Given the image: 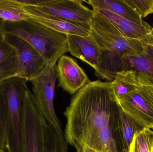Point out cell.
I'll use <instances>...</instances> for the list:
<instances>
[{"label": "cell", "mask_w": 153, "mask_h": 152, "mask_svg": "<svg viewBox=\"0 0 153 152\" xmlns=\"http://www.w3.org/2000/svg\"><path fill=\"white\" fill-rule=\"evenodd\" d=\"M90 21V35L99 47L100 61L94 74L97 77L114 80L123 70L121 57L124 54L140 55L153 45V26L150 34L141 38L124 36L105 17L95 10Z\"/></svg>", "instance_id": "2"}, {"label": "cell", "mask_w": 153, "mask_h": 152, "mask_svg": "<svg viewBox=\"0 0 153 152\" xmlns=\"http://www.w3.org/2000/svg\"><path fill=\"white\" fill-rule=\"evenodd\" d=\"M76 152H96L95 151H94L92 149H91V148L89 147L84 146L81 148L80 150L78 151H76Z\"/></svg>", "instance_id": "24"}, {"label": "cell", "mask_w": 153, "mask_h": 152, "mask_svg": "<svg viewBox=\"0 0 153 152\" xmlns=\"http://www.w3.org/2000/svg\"><path fill=\"white\" fill-rule=\"evenodd\" d=\"M3 33L4 32L3 31L2 27L1 21V20H0V36L2 34H3Z\"/></svg>", "instance_id": "25"}, {"label": "cell", "mask_w": 153, "mask_h": 152, "mask_svg": "<svg viewBox=\"0 0 153 152\" xmlns=\"http://www.w3.org/2000/svg\"><path fill=\"white\" fill-rule=\"evenodd\" d=\"M24 152H46L48 124L41 113L34 95L27 89L23 103Z\"/></svg>", "instance_id": "6"}, {"label": "cell", "mask_w": 153, "mask_h": 152, "mask_svg": "<svg viewBox=\"0 0 153 152\" xmlns=\"http://www.w3.org/2000/svg\"><path fill=\"white\" fill-rule=\"evenodd\" d=\"M138 89L117 103L121 110L143 128L153 129V102L138 74Z\"/></svg>", "instance_id": "7"}, {"label": "cell", "mask_w": 153, "mask_h": 152, "mask_svg": "<svg viewBox=\"0 0 153 152\" xmlns=\"http://www.w3.org/2000/svg\"><path fill=\"white\" fill-rule=\"evenodd\" d=\"M93 10L97 11L107 18L126 37L131 38H143L150 34L152 29V26L147 22L141 25L105 9Z\"/></svg>", "instance_id": "13"}, {"label": "cell", "mask_w": 153, "mask_h": 152, "mask_svg": "<svg viewBox=\"0 0 153 152\" xmlns=\"http://www.w3.org/2000/svg\"><path fill=\"white\" fill-rule=\"evenodd\" d=\"M152 152H153V151H152Z\"/></svg>", "instance_id": "27"}, {"label": "cell", "mask_w": 153, "mask_h": 152, "mask_svg": "<svg viewBox=\"0 0 153 152\" xmlns=\"http://www.w3.org/2000/svg\"><path fill=\"white\" fill-rule=\"evenodd\" d=\"M27 6L29 12L30 21L66 35L86 36L90 34V30L83 25L47 13L34 5Z\"/></svg>", "instance_id": "11"}, {"label": "cell", "mask_w": 153, "mask_h": 152, "mask_svg": "<svg viewBox=\"0 0 153 152\" xmlns=\"http://www.w3.org/2000/svg\"><path fill=\"white\" fill-rule=\"evenodd\" d=\"M0 152H7L6 151L0 149Z\"/></svg>", "instance_id": "26"}, {"label": "cell", "mask_w": 153, "mask_h": 152, "mask_svg": "<svg viewBox=\"0 0 153 152\" xmlns=\"http://www.w3.org/2000/svg\"><path fill=\"white\" fill-rule=\"evenodd\" d=\"M56 70L57 87L71 95L76 93L90 81L76 60L67 55H63L59 58Z\"/></svg>", "instance_id": "10"}, {"label": "cell", "mask_w": 153, "mask_h": 152, "mask_svg": "<svg viewBox=\"0 0 153 152\" xmlns=\"http://www.w3.org/2000/svg\"><path fill=\"white\" fill-rule=\"evenodd\" d=\"M27 82L24 79L14 77L0 84V89L5 95L8 103L7 152H24L23 103L28 89Z\"/></svg>", "instance_id": "4"}, {"label": "cell", "mask_w": 153, "mask_h": 152, "mask_svg": "<svg viewBox=\"0 0 153 152\" xmlns=\"http://www.w3.org/2000/svg\"><path fill=\"white\" fill-rule=\"evenodd\" d=\"M68 144L63 133L58 134L48 125L46 134V152H67Z\"/></svg>", "instance_id": "20"}, {"label": "cell", "mask_w": 153, "mask_h": 152, "mask_svg": "<svg viewBox=\"0 0 153 152\" xmlns=\"http://www.w3.org/2000/svg\"><path fill=\"white\" fill-rule=\"evenodd\" d=\"M123 70H134L146 77L153 84V45L140 55L121 57Z\"/></svg>", "instance_id": "15"}, {"label": "cell", "mask_w": 153, "mask_h": 152, "mask_svg": "<svg viewBox=\"0 0 153 152\" xmlns=\"http://www.w3.org/2000/svg\"><path fill=\"white\" fill-rule=\"evenodd\" d=\"M111 82L90 81L73 96L65 111V138L76 151L84 146L96 151L103 129L117 123L119 106Z\"/></svg>", "instance_id": "1"}, {"label": "cell", "mask_w": 153, "mask_h": 152, "mask_svg": "<svg viewBox=\"0 0 153 152\" xmlns=\"http://www.w3.org/2000/svg\"><path fill=\"white\" fill-rule=\"evenodd\" d=\"M8 107L7 99L0 89V149L6 151Z\"/></svg>", "instance_id": "21"}, {"label": "cell", "mask_w": 153, "mask_h": 152, "mask_svg": "<svg viewBox=\"0 0 153 152\" xmlns=\"http://www.w3.org/2000/svg\"><path fill=\"white\" fill-rule=\"evenodd\" d=\"M56 64H46L38 76L30 81L33 95L39 108L48 125L58 134H62V126L53 106L56 79Z\"/></svg>", "instance_id": "5"}, {"label": "cell", "mask_w": 153, "mask_h": 152, "mask_svg": "<svg viewBox=\"0 0 153 152\" xmlns=\"http://www.w3.org/2000/svg\"><path fill=\"white\" fill-rule=\"evenodd\" d=\"M119 107L118 131L123 152H128L134 136L143 129Z\"/></svg>", "instance_id": "18"}, {"label": "cell", "mask_w": 153, "mask_h": 152, "mask_svg": "<svg viewBox=\"0 0 153 152\" xmlns=\"http://www.w3.org/2000/svg\"><path fill=\"white\" fill-rule=\"evenodd\" d=\"M144 81L146 87H147V90L149 92V94H150L153 102V84L146 77H145Z\"/></svg>", "instance_id": "23"}, {"label": "cell", "mask_w": 153, "mask_h": 152, "mask_svg": "<svg viewBox=\"0 0 153 152\" xmlns=\"http://www.w3.org/2000/svg\"><path fill=\"white\" fill-rule=\"evenodd\" d=\"M69 52L93 68H98L100 61L99 47L90 35L86 36L67 35Z\"/></svg>", "instance_id": "12"}, {"label": "cell", "mask_w": 153, "mask_h": 152, "mask_svg": "<svg viewBox=\"0 0 153 152\" xmlns=\"http://www.w3.org/2000/svg\"><path fill=\"white\" fill-rule=\"evenodd\" d=\"M111 87L117 104L138 89V73L134 70H122L111 82Z\"/></svg>", "instance_id": "16"}, {"label": "cell", "mask_w": 153, "mask_h": 152, "mask_svg": "<svg viewBox=\"0 0 153 152\" xmlns=\"http://www.w3.org/2000/svg\"><path fill=\"white\" fill-rule=\"evenodd\" d=\"M143 18L153 13V0H124Z\"/></svg>", "instance_id": "22"}, {"label": "cell", "mask_w": 153, "mask_h": 152, "mask_svg": "<svg viewBox=\"0 0 153 152\" xmlns=\"http://www.w3.org/2000/svg\"><path fill=\"white\" fill-rule=\"evenodd\" d=\"M153 130L144 128L134 136L128 152H152Z\"/></svg>", "instance_id": "19"}, {"label": "cell", "mask_w": 153, "mask_h": 152, "mask_svg": "<svg viewBox=\"0 0 153 152\" xmlns=\"http://www.w3.org/2000/svg\"><path fill=\"white\" fill-rule=\"evenodd\" d=\"M4 35L18 52L19 70L17 77L30 82L36 78L46 64L45 59L25 40L10 34L4 33Z\"/></svg>", "instance_id": "9"}, {"label": "cell", "mask_w": 153, "mask_h": 152, "mask_svg": "<svg viewBox=\"0 0 153 152\" xmlns=\"http://www.w3.org/2000/svg\"><path fill=\"white\" fill-rule=\"evenodd\" d=\"M19 70L17 50L7 41L4 33L0 36V84L8 79L17 77Z\"/></svg>", "instance_id": "14"}, {"label": "cell", "mask_w": 153, "mask_h": 152, "mask_svg": "<svg viewBox=\"0 0 153 152\" xmlns=\"http://www.w3.org/2000/svg\"><path fill=\"white\" fill-rule=\"evenodd\" d=\"M85 1L91 5L92 9H105L141 25L146 22L124 0H89Z\"/></svg>", "instance_id": "17"}, {"label": "cell", "mask_w": 153, "mask_h": 152, "mask_svg": "<svg viewBox=\"0 0 153 152\" xmlns=\"http://www.w3.org/2000/svg\"><path fill=\"white\" fill-rule=\"evenodd\" d=\"M78 0H38L34 6L43 11L74 23L90 30V21L94 12Z\"/></svg>", "instance_id": "8"}, {"label": "cell", "mask_w": 153, "mask_h": 152, "mask_svg": "<svg viewBox=\"0 0 153 152\" xmlns=\"http://www.w3.org/2000/svg\"><path fill=\"white\" fill-rule=\"evenodd\" d=\"M1 21L4 33L27 42L41 54L46 64H56L62 55L69 52L65 34L32 21Z\"/></svg>", "instance_id": "3"}]
</instances>
